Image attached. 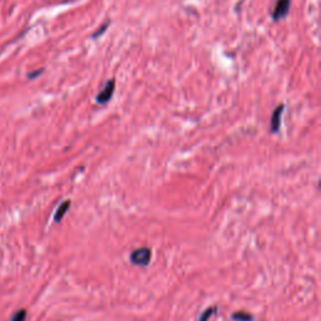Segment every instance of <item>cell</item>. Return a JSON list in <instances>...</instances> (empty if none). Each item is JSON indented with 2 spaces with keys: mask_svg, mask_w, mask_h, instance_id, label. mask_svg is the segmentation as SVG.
<instances>
[{
  "mask_svg": "<svg viewBox=\"0 0 321 321\" xmlns=\"http://www.w3.org/2000/svg\"><path fill=\"white\" fill-rule=\"evenodd\" d=\"M152 251L148 247H141L134 250L129 256V260L133 265L137 266H147L151 262Z\"/></svg>",
  "mask_w": 321,
  "mask_h": 321,
  "instance_id": "6da1fadb",
  "label": "cell"
},
{
  "mask_svg": "<svg viewBox=\"0 0 321 321\" xmlns=\"http://www.w3.org/2000/svg\"><path fill=\"white\" fill-rule=\"evenodd\" d=\"M114 89H115L114 79H109V81L107 82V84L105 86V88L97 94V97H96L97 103H100V105H106V103L109 102L113 97Z\"/></svg>",
  "mask_w": 321,
  "mask_h": 321,
  "instance_id": "7a4b0ae2",
  "label": "cell"
},
{
  "mask_svg": "<svg viewBox=\"0 0 321 321\" xmlns=\"http://www.w3.org/2000/svg\"><path fill=\"white\" fill-rule=\"evenodd\" d=\"M290 3V0H277L274 11H272V19H274L275 21H279L280 19L285 18V16L289 14Z\"/></svg>",
  "mask_w": 321,
  "mask_h": 321,
  "instance_id": "3957f363",
  "label": "cell"
},
{
  "mask_svg": "<svg viewBox=\"0 0 321 321\" xmlns=\"http://www.w3.org/2000/svg\"><path fill=\"white\" fill-rule=\"evenodd\" d=\"M285 109V105H280L275 108L274 113L271 115V122H270V129H271L272 133H277L280 129V125H281V115L282 112Z\"/></svg>",
  "mask_w": 321,
  "mask_h": 321,
  "instance_id": "277c9868",
  "label": "cell"
},
{
  "mask_svg": "<svg viewBox=\"0 0 321 321\" xmlns=\"http://www.w3.org/2000/svg\"><path fill=\"white\" fill-rule=\"evenodd\" d=\"M69 206H71V201H64L59 207H58V210L55 211V214H54L55 222L62 221L63 217H64V214H66L67 211L69 210Z\"/></svg>",
  "mask_w": 321,
  "mask_h": 321,
  "instance_id": "5b68a950",
  "label": "cell"
},
{
  "mask_svg": "<svg viewBox=\"0 0 321 321\" xmlns=\"http://www.w3.org/2000/svg\"><path fill=\"white\" fill-rule=\"evenodd\" d=\"M232 319L236 321H252V315L251 314H247V313H243V311H241V313H235L232 315Z\"/></svg>",
  "mask_w": 321,
  "mask_h": 321,
  "instance_id": "8992f818",
  "label": "cell"
},
{
  "mask_svg": "<svg viewBox=\"0 0 321 321\" xmlns=\"http://www.w3.org/2000/svg\"><path fill=\"white\" fill-rule=\"evenodd\" d=\"M217 313V306H212V308H209L207 310H205V313L202 314L201 318H200V321H207L210 318H211L214 314Z\"/></svg>",
  "mask_w": 321,
  "mask_h": 321,
  "instance_id": "52a82bcc",
  "label": "cell"
},
{
  "mask_svg": "<svg viewBox=\"0 0 321 321\" xmlns=\"http://www.w3.org/2000/svg\"><path fill=\"white\" fill-rule=\"evenodd\" d=\"M26 320V310L25 309H20L19 311H16L13 315L10 321H25Z\"/></svg>",
  "mask_w": 321,
  "mask_h": 321,
  "instance_id": "ba28073f",
  "label": "cell"
},
{
  "mask_svg": "<svg viewBox=\"0 0 321 321\" xmlns=\"http://www.w3.org/2000/svg\"><path fill=\"white\" fill-rule=\"evenodd\" d=\"M108 25H109V23H105V25H103V26H102V28H100V29H98V31H97V33H94V34H93V38H97V37H98V35L103 34V33H105V30H106V29H107V28H108Z\"/></svg>",
  "mask_w": 321,
  "mask_h": 321,
  "instance_id": "9c48e42d",
  "label": "cell"
},
{
  "mask_svg": "<svg viewBox=\"0 0 321 321\" xmlns=\"http://www.w3.org/2000/svg\"><path fill=\"white\" fill-rule=\"evenodd\" d=\"M42 72H43V71H42V69H40V71H38V72H34V73L29 74V76H28V77H29V78H30V79H31V78H34V77L39 76V74H40V73H42Z\"/></svg>",
  "mask_w": 321,
  "mask_h": 321,
  "instance_id": "30bf717a",
  "label": "cell"
}]
</instances>
